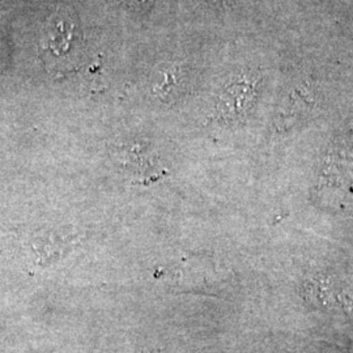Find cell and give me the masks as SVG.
<instances>
[{"mask_svg":"<svg viewBox=\"0 0 353 353\" xmlns=\"http://www.w3.org/2000/svg\"><path fill=\"white\" fill-rule=\"evenodd\" d=\"M80 26L75 12L62 7L51 14L42 36L45 59L52 64H65L80 49Z\"/></svg>","mask_w":353,"mask_h":353,"instance_id":"6da1fadb","label":"cell"},{"mask_svg":"<svg viewBox=\"0 0 353 353\" xmlns=\"http://www.w3.org/2000/svg\"><path fill=\"white\" fill-rule=\"evenodd\" d=\"M182 83V74L176 67L161 68L156 72V77L153 80V90L154 93L165 99L174 94L178 87Z\"/></svg>","mask_w":353,"mask_h":353,"instance_id":"7a4b0ae2","label":"cell"},{"mask_svg":"<svg viewBox=\"0 0 353 353\" xmlns=\"http://www.w3.org/2000/svg\"><path fill=\"white\" fill-rule=\"evenodd\" d=\"M127 6L135 11H148L153 4V0H123Z\"/></svg>","mask_w":353,"mask_h":353,"instance_id":"3957f363","label":"cell"},{"mask_svg":"<svg viewBox=\"0 0 353 353\" xmlns=\"http://www.w3.org/2000/svg\"><path fill=\"white\" fill-rule=\"evenodd\" d=\"M214 6H217V7H221V8H225L228 7L229 4H230V1L232 0H210Z\"/></svg>","mask_w":353,"mask_h":353,"instance_id":"277c9868","label":"cell"},{"mask_svg":"<svg viewBox=\"0 0 353 353\" xmlns=\"http://www.w3.org/2000/svg\"><path fill=\"white\" fill-rule=\"evenodd\" d=\"M4 49H3V43H1V39H0V65L3 64V61H4Z\"/></svg>","mask_w":353,"mask_h":353,"instance_id":"5b68a950","label":"cell"}]
</instances>
